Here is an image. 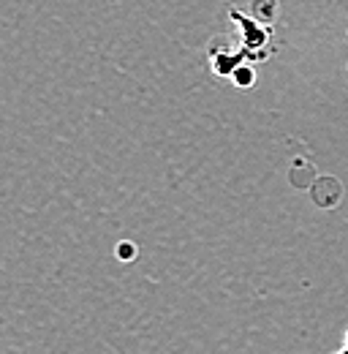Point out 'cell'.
Returning <instances> with one entry per match:
<instances>
[{"mask_svg":"<svg viewBox=\"0 0 348 354\" xmlns=\"http://www.w3.org/2000/svg\"><path fill=\"white\" fill-rule=\"evenodd\" d=\"M346 346H348V333H346Z\"/></svg>","mask_w":348,"mask_h":354,"instance_id":"cell-3","label":"cell"},{"mask_svg":"<svg viewBox=\"0 0 348 354\" xmlns=\"http://www.w3.org/2000/svg\"><path fill=\"white\" fill-rule=\"evenodd\" d=\"M231 22H237L242 28V52H245L248 60L253 57L251 52H256L259 60L269 57V55H264L267 41H269V28H264L261 19H256V17H242L240 11H231Z\"/></svg>","mask_w":348,"mask_h":354,"instance_id":"cell-1","label":"cell"},{"mask_svg":"<svg viewBox=\"0 0 348 354\" xmlns=\"http://www.w3.org/2000/svg\"><path fill=\"white\" fill-rule=\"evenodd\" d=\"M231 80H234V85H240V88H251V85L256 82V74H253V68H251L248 63H240V66L234 68Z\"/></svg>","mask_w":348,"mask_h":354,"instance_id":"cell-2","label":"cell"}]
</instances>
